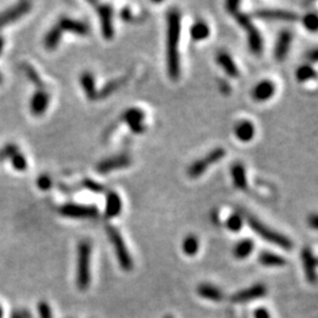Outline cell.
<instances>
[{"label": "cell", "mask_w": 318, "mask_h": 318, "mask_svg": "<svg viewBox=\"0 0 318 318\" xmlns=\"http://www.w3.org/2000/svg\"><path fill=\"white\" fill-rule=\"evenodd\" d=\"M166 32V64L167 73L172 80H178L180 76L179 40L181 32V16L177 9H172L167 13Z\"/></svg>", "instance_id": "obj_1"}, {"label": "cell", "mask_w": 318, "mask_h": 318, "mask_svg": "<svg viewBox=\"0 0 318 318\" xmlns=\"http://www.w3.org/2000/svg\"><path fill=\"white\" fill-rule=\"evenodd\" d=\"M226 10L236 19V22L245 30L250 51L255 54H261L263 51V38H262L260 31L256 29V26L253 25L249 17L240 11L239 3L233 2V0L228 2L226 3Z\"/></svg>", "instance_id": "obj_2"}, {"label": "cell", "mask_w": 318, "mask_h": 318, "mask_svg": "<svg viewBox=\"0 0 318 318\" xmlns=\"http://www.w3.org/2000/svg\"><path fill=\"white\" fill-rule=\"evenodd\" d=\"M242 216L245 217L247 225L250 226V229L252 230L255 233H257L261 238H263L269 243L275 244V245L282 247V249L284 250L292 249V242L288 238V237H285L284 235H282V233L269 228V226L263 224L261 221H258L256 217H253L252 215L246 214V212H242Z\"/></svg>", "instance_id": "obj_3"}, {"label": "cell", "mask_w": 318, "mask_h": 318, "mask_svg": "<svg viewBox=\"0 0 318 318\" xmlns=\"http://www.w3.org/2000/svg\"><path fill=\"white\" fill-rule=\"evenodd\" d=\"M90 260L91 244L82 240L78 244V260H77V285L80 290H86L90 285Z\"/></svg>", "instance_id": "obj_4"}, {"label": "cell", "mask_w": 318, "mask_h": 318, "mask_svg": "<svg viewBox=\"0 0 318 318\" xmlns=\"http://www.w3.org/2000/svg\"><path fill=\"white\" fill-rule=\"evenodd\" d=\"M106 233L109 236L110 242L112 243L114 247V252H116L120 268L125 271H131L134 269V261H132V257L130 252H129L126 245H125L120 232L113 225H106Z\"/></svg>", "instance_id": "obj_5"}, {"label": "cell", "mask_w": 318, "mask_h": 318, "mask_svg": "<svg viewBox=\"0 0 318 318\" xmlns=\"http://www.w3.org/2000/svg\"><path fill=\"white\" fill-rule=\"evenodd\" d=\"M225 155H226L225 150L222 148L211 150V151H210L205 157H202L201 159L196 160V162H194L190 166H188L187 174L191 178L201 177L203 173H205L206 171H208L210 166L214 165V164L216 163H218L223 157H225Z\"/></svg>", "instance_id": "obj_6"}, {"label": "cell", "mask_w": 318, "mask_h": 318, "mask_svg": "<svg viewBox=\"0 0 318 318\" xmlns=\"http://www.w3.org/2000/svg\"><path fill=\"white\" fill-rule=\"evenodd\" d=\"M59 214L64 217L73 219H91L96 218L99 211L94 205H83L76 203H66L59 206Z\"/></svg>", "instance_id": "obj_7"}, {"label": "cell", "mask_w": 318, "mask_h": 318, "mask_svg": "<svg viewBox=\"0 0 318 318\" xmlns=\"http://www.w3.org/2000/svg\"><path fill=\"white\" fill-rule=\"evenodd\" d=\"M31 9H32V4L30 2H20L18 4L13 5L12 8L5 10L4 12H0V30L18 22L20 18L30 13Z\"/></svg>", "instance_id": "obj_8"}, {"label": "cell", "mask_w": 318, "mask_h": 318, "mask_svg": "<svg viewBox=\"0 0 318 318\" xmlns=\"http://www.w3.org/2000/svg\"><path fill=\"white\" fill-rule=\"evenodd\" d=\"M97 9V13L99 16V22L101 27V33L106 40H112L114 36L113 30V10L111 6L105 4H94Z\"/></svg>", "instance_id": "obj_9"}, {"label": "cell", "mask_w": 318, "mask_h": 318, "mask_svg": "<svg viewBox=\"0 0 318 318\" xmlns=\"http://www.w3.org/2000/svg\"><path fill=\"white\" fill-rule=\"evenodd\" d=\"M145 112L138 107H130L123 113V120L129 125L132 132L141 135L146 130L145 126Z\"/></svg>", "instance_id": "obj_10"}, {"label": "cell", "mask_w": 318, "mask_h": 318, "mask_svg": "<svg viewBox=\"0 0 318 318\" xmlns=\"http://www.w3.org/2000/svg\"><path fill=\"white\" fill-rule=\"evenodd\" d=\"M255 16L260 19L277 20V22L293 23L296 22V20H298V16H297L295 12L277 9H260L257 10V11H255Z\"/></svg>", "instance_id": "obj_11"}, {"label": "cell", "mask_w": 318, "mask_h": 318, "mask_svg": "<svg viewBox=\"0 0 318 318\" xmlns=\"http://www.w3.org/2000/svg\"><path fill=\"white\" fill-rule=\"evenodd\" d=\"M131 164V158L128 155H117L101 160L97 165V172L106 174L114 170L124 169Z\"/></svg>", "instance_id": "obj_12"}, {"label": "cell", "mask_w": 318, "mask_h": 318, "mask_svg": "<svg viewBox=\"0 0 318 318\" xmlns=\"http://www.w3.org/2000/svg\"><path fill=\"white\" fill-rule=\"evenodd\" d=\"M267 295V286L264 284H255L250 288H246L240 291L236 292L235 295L231 297L232 303H246L250 302L252 299L262 298Z\"/></svg>", "instance_id": "obj_13"}, {"label": "cell", "mask_w": 318, "mask_h": 318, "mask_svg": "<svg viewBox=\"0 0 318 318\" xmlns=\"http://www.w3.org/2000/svg\"><path fill=\"white\" fill-rule=\"evenodd\" d=\"M48 104H50V94L46 90L39 89L33 93L30 101L31 113L36 117H40L46 112Z\"/></svg>", "instance_id": "obj_14"}, {"label": "cell", "mask_w": 318, "mask_h": 318, "mask_svg": "<svg viewBox=\"0 0 318 318\" xmlns=\"http://www.w3.org/2000/svg\"><path fill=\"white\" fill-rule=\"evenodd\" d=\"M57 26L62 32H70L77 34V36H87L90 32V27L86 23L71 19L69 17H62V18L59 19Z\"/></svg>", "instance_id": "obj_15"}, {"label": "cell", "mask_w": 318, "mask_h": 318, "mask_svg": "<svg viewBox=\"0 0 318 318\" xmlns=\"http://www.w3.org/2000/svg\"><path fill=\"white\" fill-rule=\"evenodd\" d=\"M302 261H303V267H304V271H305V277L307 279V282L311 283V284H314L317 281V274H316L317 260L310 247H304V249L302 250Z\"/></svg>", "instance_id": "obj_16"}, {"label": "cell", "mask_w": 318, "mask_h": 318, "mask_svg": "<svg viewBox=\"0 0 318 318\" xmlns=\"http://www.w3.org/2000/svg\"><path fill=\"white\" fill-rule=\"evenodd\" d=\"M292 43V33L290 31H282L281 33L278 34L277 38V43H276L275 47V57L278 61L284 60L288 55V52L290 50V46H291Z\"/></svg>", "instance_id": "obj_17"}, {"label": "cell", "mask_w": 318, "mask_h": 318, "mask_svg": "<svg viewBox=\"0 0 318 318\" xmlns=\"http://www.w3.org/2000/svg\"><path fill=\"white\" fill-rule=\"evenodd\" d=\"M276 92L275 83L269 79H264L257 84L252 90V97L256 101H267L274 97Z\"/></svg>", "instance_id": "obj_18"}, {"label": "cell", "mask_w": 318, "mask_h": 318, "mask_svg": "<svg viewBox=\"0 0 318 318\" xmlns=\"http://www.w3.org/2000/svg\"><path fill=\"white\" fill-rule=\"evenodd\" d=\"M121 209H123V203H121L120 196L117 192L111 191L106 196V205H105V216L107 218H114L118 215H120Z\"/></svg>", "instance_id": "obj_19"}, {"label": "cell", "mask_w": 318, "mask_h": 318, "mask_svg": "<svg viewBox=\"0 0 318 318\" xmlns=\"http://www.w3.org/2000/svg\"><path fill=\"white\" fill-rule=\"evenodd\" d=\"M216 60H217L218 65L223 69V71H224L229 77H231V78H237V77L239 76V70L237 68L236 62L233 61L232 57L228 53V52H218Z\"/></svg>", "instance_id": "obj_20"}, {"label": "cell", "mask_w": 318, "mask_h": 318, "mask_svg": "<svg viewBox=\"0 0 318 318\" xmlns=\"http://www.w3.org/2000/svg\"><path fill=\"white\" fill-rule=\"evenodd\" d=\"M80 85H82L84 92H85L86 97L89 98L90 100H96L98 99V91L96 87V80H94V77L92 73L90 72H83L80 75Z\"/></svg>", "instance_id": "obj_21"}, {"label": "cell", "mask_w": 318, "mask_h": 318, "mask_svg": "<svg viewBox=\"0 0 318 318\" xmlns=\"http://www.w3.org/2000/svg\"><path fill=\"white\" fill-rule=\"evenodd\" d=\"M255 125L249 120H242L235 126V136L240 142L247 143L255 137Z\"/></svg>", "instance_id": "obj_22"}, {"label": "cell", "mask_w": 318, "mask_h": 318, "mask_svg": "<svg viewBox=\"0 0 318 318\" xmlns=\"http://www.w3.org/2000/svg\"><path fill=\"white\" fill-rule=\"evenodd\" d=\"M231 177L233 185L239 190H246L247 179L245 166L240 163H236L231 166Z\"/></svg>", "instance_id": "obj_23"}, {"label": "cell", "mask_w": 318, "mask_h": 318, "mask_svg": "<svg viewBox=\"0 0 318 318\" xmlns=\"http://www.w3.org/2000/svg\"><path fill=\"white\" fill-rule=\"evenodd\" d=\"M258 261L262 265L269 268H281L286 264L285 258H283L279 255H276L270 251H262L258 256Z\"/></svg>", "instance_id": "obj_24"}, {"label": "cell", "mask_w": 318, "mask_h": 318, "mask_svg": "<svg viewBox=\"0 0 318 318\" xmlns=\"http://www.w3.org/2000/svg\"><path fill=\"white\" fill-rule=\"evenodd\" d=\"M198 295L205 299L214 300V302H221L224 298V295L218 288L210 284H201L198 286Z\"/></svg>", "instance_id": "obj_25"}, {"label": "cell", "mask_w": 318, "mask_h": 318, "mask_svg": "<svg viewBox=\"0 0 318 318\" xmlns=\"http://www.w3.org/2000/svg\"><path fill=\"white\" fill-rule=\"evenodd\" d=\"M62 31L55 25L48 31L46 36L44 38V46L47 48L48 51H54L58 47L59 43L61 40Z\"/></svg>", "instance_id": "obj_26"}, {"label": "cell", "mask_w": 318, "mask_h": 318, "mask_svg": "<svg viewBox=\"0 0 318 318\" xmlns=\"http://www.w3.org/2000/svg\"><path fill=\"white\" fill-rule=\"evenodd\" d=\"M253 249H255L253 240L245 238V239L239 240V242L236 244L235 249H233V255H235V257L238 258V260H244V258L250 256Z\"/></svg>", "instance_id": "obj_27"}, {"label": "cell", "mask_w": 318, "mask_h": 318, "mask_svg": "<svg viewBox=\"0 0 318 318\" xmlns=\"http://www.w3.org/2000/svg\"><path fill=\"white\" fill-rule=\"evenodd\" d=\"M190 34H191V38L195 41L205 40V39H208L210 36V27L205 22L199 20V22L195 23L194 25H192L190 30Z\"/></svg>", "instance_id": "obj_28"}, {"label": "cell", "mask_w": 318, "mask_h": 318, "mask_svg": "<svg viewBox=\"0 0 318 318\" xmlns=\"http://www.w3.org/2000/svg\"><path fill=\"white\" fill-rule=\"evenodd\" d=\"M181 249H183V252L186 256H195L199 250V240L197 237L194 235H188L187 237H185L183 244H181Z\"/></svg>", "instance_id": "obj_29"}, {"label": "cell", "mask_w": 318, "mask_h": 318, "mask_svg": "<svg viewBox=\"0 0 318 318\" xmlns=\"http://www.w3.org/2000/svg\"><path fill=\"white\" fill-rule=\"evenodd\" d=\"M23 71L27 77V79H29L33 85H36L38 87V90L44 89V82L41 80L39 73H38L37 70L34 69L32 65L23 64Z\"/></svg>", "instance_id": "obj_30"}, {"label": "cell", "mask_w": 318, "mask_h": 318, "mask_svg": "<svg viewBox=\"0 0 318 318\" xmlns=\"http://www.w3.org/2000/svg\"><path fill=\"white\" fill-rule=\"evenodd\" d=\"M316 78V71L312 66L310 65H302L296 70V79L300 83L307 82V80Z\"/></svg>", "instance_id": "obj_31"}, {"label": "cell", "mask_w": 318, "mask_h": 318, "mask_svg": "<svg viewBox=\"0 0 318 318\" xmlns=\"http://www.w3.org/2000/svg\"><path fill=\"white\" fill-rule=\"evenodd\" d=\"M121 84H123V79L111 80V82L106 84V85H104L100 92H98V98H106L111 96V94H112L113 92H116V91L119 89V87L121 86Z\"/></svg>", "instance_id": "obj_32"}, {"label": "cell", "mask_w": 318, "mask_h": 318, "mask_svg": "<svg viewBox=\"0 0 318 318\" xmlns=\"http://www.w3.org/2000/svg\"><path fill=\"white\" fill-rule=\"evenodd\" d=\"M244 218L239 214H232L230 217L226 219V228L232 232H238L243 228Z\"/></svg>", "instance_id": "obj_33"}, {"label": "cell", "mask_w": 318, "mask_h": 318, "mask_svg": "<svg viewBox=\"0 0 318 318\" xmlns=\"http://www.w3.org/2000/svg\"><path fill=\"white\" fill-rule=\"evenodd\" d=\"M303 24L306 30L311 31V32H316L318 27V18L316 13H307V15L304 16Z\"/></svg>", "instance_id": "obj_34"}, {"label": "cell", "mask_w": 318, "mask_h": 318, "mask_svg": "<svg viewBox=\"0 0 318 318\" xmlns=\"http://www.w3.org/2000/svg\"><path fill=\"white\" fill-rule=\"evenodd\" d=\"M11 163L17 171H25L27 167V160L20 152H17L15 156L11 157Z\"/></svg>", "instance_id": "obj_35"}, {"label": "cell", "mask_w": 318, "mask_h": 318, "mask_svg": "<svg viewBox=\"0 0 318 318\" xmlns=\"http://www.w3.org/2000/svg\"><path fill=\"white\" fill-rule=\"evenodd\" d=\"M83 185H84V187L87 188V190L96 192V194H101V192H104V190H105V187L103 186V185L97 183V181H94L92 179H90V178H86V179H84Z\"/></svg>", "instance_id": "obj_36"}, {"label": "cell", "mask_w": 318, "mask_h": 318, "mask_svg": "<svg viewBox=\"0 0 318 318\" xmlns=\"http://www.w3.org/2000/svg\"><path fill=\"white\" fill-rule=\"evenodd\" d=\"M37 185L40 190L47 191L50 190L52 186V179L48 174H40L37 179Z\"/></svg>", "instance_id": "obj_37"}, {"label": "cell", "mask_w": 318, "mask_h": 318, "mask_svg": "<svg viewBox=\"0 0 318 318\" xmlns=\"http://www.w3.org/2000/svg\"><path fill=\"white\" fill-rule=\"evenodd\" d=\"M38 313H39L40 318H52V311L47 302L40 300L38 303Z\"/></svg>", "instance_id": "obj_38"}, {"label": "cell", "mask_w": 318, "mask_h": 318, "mask_svg": "<svg viewBox=\"0 0 318 318\" xmlns=\"http://www.w3.org/2000/svg\"><path fill=\"white\" fill-rule=\"evenodd\" d=\"M253 314L255 318H270V313L265 307H257Z\"/></svg>", "instance_id": "obj_39"}, {"label": "cell", "mask_w": 318, "mask_h": 318, "mask_svg": "<svg viewBox=\"0 0 318 318\" xmlns=\"http://www.w3.org/2000/svg\"><path fill=\"white\" fill-rule=\"evenodd\" d=\"M219 87H221V91L224 94H229L230 92H231V87H230V85L226 82H221Z\"/></svg>", "instance_id": "obj_40"}, {"label": "cell", "mask_w": 318, "mask_h": 318, "mask_svg": "<svg viewBox=\"0 0 318 318\" xmlns=\"http://www.w3.org/2000/svg\"><path fill=\"white\" fill-rule=\"evenodd\" d=\"M309 224H310L311 228L317 229V226H318V217H317L316 215H311L310 216V217H309Z\"/></svg>", "instance_id": "obj_41"}, {"label": "cell", "mask_w": 318, "mask_h": 318, "mask_svg": "<svg viewBox=\"0 0 318 318\" xmlns=\"http://www.w3.org/2000/svg\"><path fill=\"white\" fill-rule=\"evenodd\" d=\"M19 314L22 318H33L32 314H31V312H30V310H27V309L19 310Z\"/></svg>", "instance_id": "obj_42"}, {"label": "cell", "mask_w": 318, "mask_h": 318, "mask_svg": "<svg viewBox=\"0 0 318 318\" xmlns=\"http://www.w3.org/2000/svg\"><path fill=\"white\" fill-rule=\"evenodd\" d=\"M121 16H123L124 20H126V22H129V20H130V18H132L131 12H130V10H129V9H124V11H123V13H121Z\"/></svg>", "instance_id": "obj_43"}, {"label": "cell", "mask_w": 318, "mask_h": 318, "mask_svg": "<svg viewBox=\"0 0 318 318\" xmlns=\"http://www.w3.org/2000/svg\"><path fill=\"white\" fill-rule=\"evenodd\" d=\"M317 57H318V51L316 50V48H314V50L311 51L310 59H311V60H312V61H316V60H317Z\"/></svg>", "instance_id": "obj_44"}, {"label": "cell", "mask_w": 318, "mask_h": 318, "mask_svg": "<svg viewBox=\"0 0 318 318\" xmlns=\"http://www.w3.org/2000/svg\"><path fill=\"white\" fill-rule=\"evenodd\" d=\"M3 50H4V39H3V36L0 34V55L3 53Z\"/></svg>", "instance_id": "obj_45"}, {"label": "cell", "mask_w": 318, "mask_h": 318, "mask_svg": "<svg viewBox=\"0 0 318 318\" xmlns=\"http://www.w3.org/2000/svg\"><path fill=\"white\" fill-rule=\"evenodd\" d=\"M11 318H22L19 314V311H17V310L13 311L12 314H11Z\"/></svg>", "instance_id": "obj_46"}, {"label": "cell", "mask_w": 318, "mask_h": 318, "mask_svg": "<svg viewBox=\"0 0 318 318\" xmlns=\"http://www.w3.org/2000/svg\"><path fill=\"white\" fill-rule=\"evenodd\" d=\"M3 316H4V312H3L2 306H0V318H3Z\"/></svg>", "instance_id": "obj_47"}, {"label": "cell", "mask_w": 318, "mask_h": 318, "mask_svg": "<svg viewBox=\"0 0 318 318\" xmlns=\"http://www.w3.org/2000/svg\"><path fill=\"white\" fill-rule=\"evenodd\" d=\"M3 83V76H2V72H0V84Z\"/></svg>", "instance_id": "obj_48"}, {"label": "cell", "mask_w": 318, "mask_h": 318, "mask_svg": "<svg viewBox=\"0 0 318 318\" xmlns=\"http://www.w3.org/2000/svg\"><path fill=\"white\" fill-rule=\"evenodd\" d=\"M164 318H173V317L172 316H165Z\"/></svg>", "instance_id": "obj_49"}]
</instances>
